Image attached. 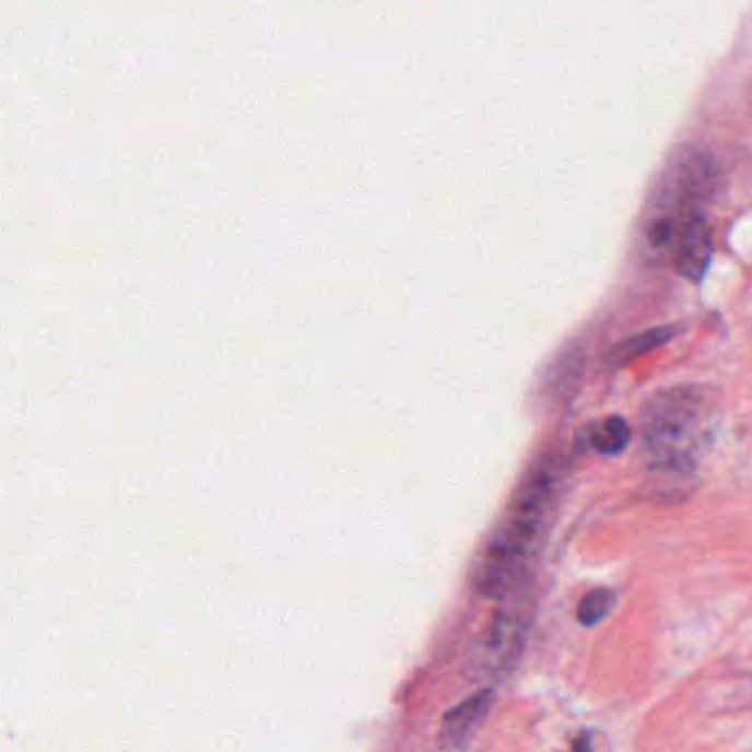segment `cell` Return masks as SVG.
Masks as SVG:
<instances>
[{
	"label": "cell",
	"instance_id": "cell-1",
	"mask_svg": "<svg viewBox=\"0 0 752 752\" xmlns=\"http://www.w3.org/2000/svg\"><path fill=\"white\" fill-rule=\"evenodd\" d=\"M559 487L561 470L556 463L543 461L528 474L506 519L501 521L472 569V587L479 596L506 600L519 589L528 565L539 552Z\"/></svg>",
	"mask_w": 752,
	"mask_h": 752
},
{
	"label": "cell",
	"instance_id": "cell-2",
	"mask_svg": "<svg viewBox=\"0 0 752 752\" xmlns=\"http://www.w3.org/2000/svg\"><path fill=\"white\" fill-rule=\"evenodd\" d=\"M710 433V404L700 389L658 393L643 413V439L665 470H689Z\"/></svg>",
	"mask_w": 752,
	"mask_h": 752
},
{
	"label": "cell",
	"instance_id": "cell-3",
	"mask_svg": "<svg viewBox=\"0 0 752 752\" xmlns=\"http://www.w3.org/2000/svg\"><path fill=\"white\" fill-rule=\"evenodd\" d=\"M530 622L532 607L521 598L513 600V596H508L506 604L490 618L483 634L474 643L470 656L472 671L485 678L506 673L524 651Z\"/></svg>",
	"mask_w": 752,
	"mask_h": 752
},
{
	"label": "cell",
	"instance_id": "cell-4",
	"mask_svg": "<svg viewBox=\"0 0 752 752\" xmlns=\"http://www.w3.org/2000/svg\"><path fill=\"white\" fill-rule=\"evenodd\" d=\"M710 259H713L710 223H708L706 214H697L686 223V227L680 236L675 257H673V266H675L680 277L697 283L706 274Z\"/></svg>",
	"mask_w": 752,
	"mask_h": 752
},
{
	"label": "cell",
	"instance_id": "cell-5",
	"mask_svg": "<svg viewBox=\"0 0 752 752\" xmlns=\"http://www.w3.org/2000/svg\"><path fill=\"white\" fill-rule=\"evenodd\" d=\"M494 702V691L492 689H481L461 704H457L453 710H448L442 719L439 726V737L437 743L442 748H461L468 743L477 726L483 721L487 715L490 706Z\"/></svg>",
	"mask_w": 752,
	"mask_h": 752
},
{
	"label": "cell",
	"instance_id": "cell-6",
	"mask_svg": "<svg viewBox=\"0 0 752 752\" xmlns=\"http://www.w3.org/2000/svg\"><path fill=\"white\" fill-rule=\"evenodd\" d=\"M673 333H675L673 327H656V329H649L647 333H638L630 340H622L607 353V364L624 366L626 362L641 357L643 353H649L651 349L662 346L665 342L673 338Z\"/></svg>",
	"mask_w": 752,
	"mask_h": 752
},
{
	"label": "cell",
	"instance_id": "cell-7",
	"mask_svg": "<svg viewBox=\"0 0 752 752\" xmlns=\"http://www.w3.org/2000/svg\"><path fill=\"white\" fill-rule=\"evenodd\" d=\"M632 439V431L630 424H626L622 418H609L600 424H596L591 428L589 435V444L594 450H598L600 455H618L626 448Z\"/></svg>",
	"mask_w": 752,
	"mask_h": 752
},
{
	"label": "cell",
	"instance_id": "cell-8",
	"mask_svg": "<svg viewBox=\"0 0 752 752\" xmlns=\"http://www.w3.org/2000/svg\"><path fill=\"white\" fill-rule=\"evenodd\" d=\"M613 604H615V598L609 589H594L578 604V622L585 626H594L611 613Z\"/></svg>",
	"mask_w": 752,
	"mask_h": 752
}]
</instances>
